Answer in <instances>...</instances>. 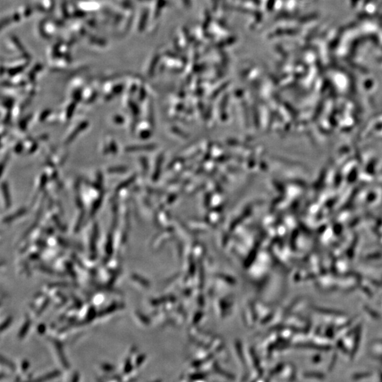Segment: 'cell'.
<instances>
[{"instance_id":"1","label":"cell","mask_w":382,"mask_h":382,"mask_svg":"<svg viewBox=\"0 0 382 382\" xmlns=\"http://www.w3.org/2000/svg\"><path fill=\"white\" fill-rule=\"evenodd\" d=\"M87 125H88L87 121H84L81 124H80V125H78L77 127V128H76L75 130H74L72 133L71 135H69V137H68V138L67 139V141H66V143H69V142H70L72 141L73 139H74V138H75L76 136H77L78 134H79V133H80L81 131L84 130L86 127H87Z\"/></svg>"},{"instance_id":"3","label":"cell","mask_w":382,"mask_h":382,"mask_svg":"<svg viewBox=\"0 0 382 382\" xmlns=\"http://www.w3.org/2000/svg\"><path fill=\"white\" fill-rule=\"evenodd\" d=\"M132 180H133V179H132V178H130L129 179L126 180L125 181H123V183H121L120 184V185H118V188H117V191H119V189H122V188H123L127 187V185H130V184L131 181H132Z\"/></svg>"},{"instance_id":"2","label":"cell","mask_w":382,"mask_h":382,"mask_svg":"<svg viewBox=\"0 0 382 382\" xmlns=\"http://www.w3.org/2000/svg\"><path fill=\"white\" fill-rule=\"evenodd\" d=\"M2 189L4 197H5V203L6 205H7V207H9L10 206V204H11V201H10L9 192V189H8V185L7 183H5V182L2 183Z\"/></svg>"},{"instance_id":"4","label":"cell","mask_w":382,"mask_h":382,"mask_svg":"<svg viewBox=\"0 0 382 382\" xmlns=\"http://www.w3.org/2000/svg\"><path fill=\"white\" fill-rule=\"evenodd\" d=\"M126 171V168L125 167H118V168H111V169H108V171L111 172V173H113V172H123Z\"/></svg>"}]
</instances>
